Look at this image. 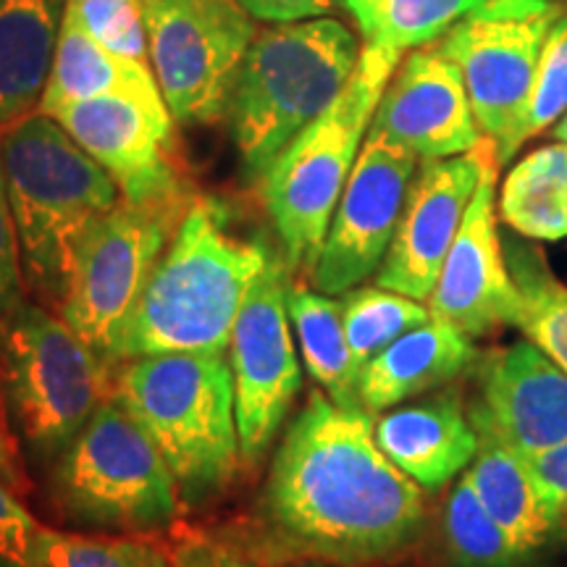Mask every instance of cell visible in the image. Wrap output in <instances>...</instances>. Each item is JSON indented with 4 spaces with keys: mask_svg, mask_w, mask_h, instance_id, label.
<instances>
[{
    "mask_svg": "<svg viewBox=\"0 0 567 567\" xmlns=\"http://www.w3.org/2000/svg\"><path fill=\"white\" fill-rule=\"evenodd\" d=\"M484 0H344L365 45L408 53L436 42Z\"/></svg>",
    "mask_w": 567,
    "mask_h": 567,
    "instance_id": "4316f807",
    "label": "cell"
},
{
    "mask_svg": "<svg viewBox=\"0 0 567 567\" xmlns=\"http://www.w3.org/2000/svg\"><path fill=\"white\" fill-rule=\"evenodd\" d=\"M45 567H174L172 547L155 534H66L42 526Z\"/></svg>",
    "mask_w": 567,
    "mask_h": 567,
    "instance_id": "f546056e",
    "label": "cell"
},
{
    "mask_svg": "<svg viewBox=\"0 0 567 567\" xmlns=\"http://www.w3.org/2000/svg\"><path fill=\"white\" fill-rule=\"evenodd\" d=\"M27 292H30V284H27L24 258H21L17 218H13L3 163H0V321L17 313L27 302Z\"/></svg>",
    "mask_w": 567,
    "mask_h": 567,
    "instance_id": "836d02e7",
    "label": "cell"
},
{
    "mask_svg": "<svg viewBox=\"0 0 567 567\" xmlns=\"http://www.w3.org/2000/svg\"><path fill=\"white\" fill-rule=\"evenodd\" d=\"M547 499L557 544L567 547V442L528 460Z\"/></svg>",
    "mask_w": 567,
    "mask_h": 567,
    "instance_id": "d590c367",
    "label": "cell"
},
{
    "mask_svg": "<svg viewBox=\"0 0 567 567\" xmlns=\"http://www.w3.org/2000/svg\"><path fill=\"white\" fill-rule=\"evenodd\" d=\"M502 243H505L509 274L520 295L517 329L567 373V287L551 271L544 252L523 243L520 234Z\"/></svg>",
    "mask_w": 567,
    "mask_h": 567,
    "instance_id": "484cf974",
    "label": "cell"
},
{
    "mask_svg": "<svg viewBox=\"0 0 567 567\" xmlns=\"http://www.w3.org/2000/svg\"><path fill=\"white\" fill-rule=\"evenodd\" d=\"M274 250L234 229L229 210L197 195L124 318L109 363L168 352H224Z\"/></svg>",
    "mask_w": 567,
    "mask_h": 567,
    "instance_id": "7a4b0ae2",
    "label": "cell"
},
{
    "mask_svg": "<svg viewBox=\"0 0 567 567\" xmlns=\"http://www.w3.org/2000/svg\"><path fill=\"white\" fill-rule=\"evenodd\" d=\"M42 526L19 494L0 476V567H45L40 557Z\"/></svg>",
    "mask_w": 567,
    "mask_h": 567,
    "instance_id": "d6a6232c",
    "label": "cell"
},
{
    "mask_svg": "<svg viewBox=\"0 0 567 567\" xmlns=\"http://www.w3.org/2000/svg\"><path fill=\"white\" fill-rule=\"evenodd\" d=\"M492 155H496L494 142L484 137L455 158L421 161L392 245L375 271L379 287L429 300Z\"/></svg>",
    "mask_w": 567,
    "mask_h": 567,
    "instance_id": "5bb4252c",
    "label": "cell"
},
{
    "mask_svg": "<svg viewBox=\"0 0 567 567\" xmlns=\"http://www.w3.org/2000/svg\"><path fill=\"white\" fill-rule=\"evenodd\" d=\"M373 431L384 455L423 492H439L463 476L478 452V434L457 392L384 410Z\"/></svg>",
    "mask_w": 567,
    "mask_h": 567,
    "instance_id": "d6986e66",
    "label": "cell"
},
{
    "mask_svg": "<svg viewBox=\"0 0 567 567\" xmlns=\"http://www.w3.org/2000/svg\"><path fill=\"white\" fill-rule=\"evenodd\" d=\"M92 97H132L158 116H172L151 63L113 53L84 30L74 13L63 11L51 80L38 111L48 113L61 103L92 101Z\"/></svg>",
    "mask_w": 567,
    "mask_h": 567,
    "instance_id": "44dd1931",
    "label": "cell"
},
{
    "mask_svg": "<svg viewBox=\"0 0 567 567\" xmlns=\"http://www.w3.org/2000/svg\"><path fill=\"white\" fill-rule=\"evenodd\" d=\"M402 55L363 45L358 69L334 103L284 147L264 184V203L292 274H310L339 197L371 130L375 105Z\"/></svg>",
    "mask_w": 567,
    "mask_h": 567,
    "instance_id": "8992f818",
    "label": "cell"
},
{
    "mask_svg": "<svg viewBox=\"0 0 567 567\" xmlns=\"http://www.w3.org/2000/svg\"><path fill=\"white\" fill-rule=\"evenodd\" d=\"M113 396L161 450L184 505H203L237 476L243 452L224 352L126 360L113 371Z\"/></svg>",
    "mask_w": 567,
    "mask_h": 567,
    "instance_id": "5b68a950",
    "label": "cell"
},
{
    "mask_svg": "<svg viewBox=\"0 0 567 567\" xmlns=\"http://www.w3.org/2000/svg\"><path fill=\"white\" fill-rule=\"evenodd\" d=\"M563 17L555 0H484L436 40L457 63L473 116L505 166L520 151L523 118L536 84L538 59L551 24Z\"/></svg>",
    "mask_w": 567,
    "mask_h": 567,
    "instance_id": "9c48e42d",
    "label": "cell"
},
{
    "mask_svg": "<svg viewBox=\"0 0 567 567\" xmlns=\"http://www.w3.org/2000/svg\"><path fill=\"white\" fill-rule=\"evenodd\" d=\"M53 486L71 520L118 534H155L184 507L161 450L113 394L55 460Z\"/></svg>",
    "mask_w": 567,
    "mask_h": 567,
    "instance_id": "ba28073f",
    "label": "cell"
},
{
    "mask_svg": "<svg viewBox=\"0 0 567 567\" xmlns=\"http://www.w3.org/2000/svg\"><path fill=\"white\" fill-rule=\"evenodd\" d=\"M478 452L467 465L465 476L476 488L481 505L505 530L515 549L526 559H534L557 544L547 499L534 467L526 457L496 442L494 436L476 431Z\"/></svg>",
    "mask_w": 567,
    "mask_h": 567,
    "instance_id": "603a6c76",
    "label": "cell"
},
{
    "mask_svg": "<svg viewBox=\"0 0 567 567\" xmlns=\"http://www.w3.org/2000/svg\"><path fill=\"white\" fill-rule=\"evenodd\" d=\"M0 386L21 442L59 460L113 394V365L61 316L24 302L0 321Z\"/></svg>",
    "mask_w": 567,
    "mask_h": 567,
    "instance_id": "52a82bcc",
    "label": "cell"
},
{
    "mask_svg": "<svg viewBox=\"0 0 567 567\" xmlns=\"http://www.w3.org/2000/svg\"><path fill=\"white\" fill-rule=\"evenodd\" d=\"M442 542L455 567H523L528 563L481 505L465 473L444 499Z\"/></svg>",
    "mask_w": 567,
    "mask_h": 567,
    "instance_id": "83f0119b",
    "label": "cell"
},
{
    "mask_svg": "<svg viewBox=\"0 0 567 567\" xmlns=\"http://www.w3.org/2000/svg\"><path fill=\"white\" fill-rule=\"evenodd\" d=\"M368 134L394 142L421 161L455 158L484 140L463 74L436 42L402 55Z\"/></svg>",
    "mask_w": 567,
    "mask_h": 567,
    "instance_id": "ac0fdd59",
    "label": "cell"
},
{
    "mask_svg": "<svg viewBox=\"0 0 567 567\" xmlns=\"http://www.w3.org/2000/svg\"><path fill=\"white\" fill-rule=\"evenodd\" d=\"M551 137L559 140V142H567V111L557 118V124L551 126Z\"/></svg>",
    "mask_w": 567,
    "mask_h": 567,
    "instance_id": "f35d334b",
    "label": "cell"
},
{
    "mask_svg": "<svg viewBox=\"0 0 567 567\" xmlns=\"http://www.w3.org/2000/svg\"><path fill=\"white\" fill-rule=\"evenodd\" d=\"M496 210L523 239H567V142L555 140L523 155L505 174Z\"/></svg>",
    "mask_w": 567,
    "mask_h": 567,
    "instance_id": "cb8c5ba5",
    "label": "cell"
},
{
    "mask_svg": "<svg viewBox=\"0 0 567 567\" xmlns=\"http://www.w3.org/2000/svg\"><path fill=\"white\" fill-rule=\"evenodd\" d=\"M252 19L287 24V21L318 19L334 9L337 0H237Z\"/></svg>",
    "mask_w": 567,
    "mask_h": 567,
    "instance_id": "8d00e7d4",
    "label": "cell"
},
{
    "mask_svg": "<svg viewBox=\"0 0 567 567\" xmlns=\"http://www.w3.org/2000/svg\"><path fill=\"white\" fill-rule=\"evenodd\" d=\"M499 161L492 155L429 297L431 316L457 326L473 339L494 334L505 326H517L520 316V295L509 274L499 234Z\"/></svg>",
    "mask_w": 567,
    "mask_h": 567,
    "instance_id": "2e32d148",
    "label": "cell"
},
{
    "mask_svg": "<svg viewBox=\"0 0 567 567\" xmlns=\"http://www.w3.org/2000/svg\"><path fill=\"white\" fill-rule=\"evenodd\" d=\"M287 567H347L334 563H318V559H300V563H289Z\"/></svg>",
    "mask_w": 567,
    "mask_h": 567,
    "instance_id": "ab89813d",
    "label": "cell"
},
{
    "mask_svg": "<svg viewBox=\"0 0 567 567\" xmlns=\"http://www.w3.org/2000/svg\"><path fill=\"white\" fill-rule=\"evenodd\" d=\"M195 197L122 200L84 234L59 316L105 360Z\"/></svg>",
    "mask_w": 567,
    "mask_h": 567,
    "instance_id": "30bf717a",
    "label": "cell"
},
{
    "mask_svg": "<svg viewBox=\"0 0 567 567\" xmlns=\"http://www.w3.org/2000/svg\"><path fill=\"white\" fill-rule=\"evenodd\" d=\"M0 476L9 481V486L17 494H24L27 488H30V478H27L24 460H21L17 431H13L9 408H6L3 386H0Z\"/></svg>",
    "mask_w": 567,
    "mask_h": 567,
    "instance_id": "74e56055",
    "label": "cell"
},
{
    "mask_svg": "<svg viewBox=\"0 0 567 567\" xmlns=\"http://www.w3.org/2000/svg\"><path fill=\"white\" fill-rule=\"evenodd\" d=\"M287 292L289 266L274 258L252 284L229 339L243 463H258L266 455L302 389Z\"/></svg>",
    "mask_w": 567,
    "mask_h": 567,
    "instance_id": "7c38bea8",
    "label": "cell"
},
{
    "mask_svg": "<svg viewBox=\"0 0 567 567\" xmlns=\"http://www.w3.org/2000/svg\"><path fill=\"white\" fill-rule=\"evenodd\" d=\"M287 310L297 350H300L302 365L308 368L310 379L337 405H360V368L347 344L342 302L337 297L310 289L308 284L289 281Z\"/></svg>",
    "mask_w": 567,
    "mask_h": 567,
    "instance_id": "d4e9b609",
    "label": "cell"
},
{
    "mask_svg": "<svg viewBox=\"0 0 567 567\" xmlns=\"http://www.w3.org/2000/svg\"><path fill=\"white\" fill-rule=\"evenodd\" d=\"M0 163L27 284L48 305L61 308L84 234L122 203V189L42 111L0 132Z\"/></svg>",
    "mask_w": 567,
    "mask_h": 567,
    "instance_id": "3957f363",
    "label": "cell"
},
{
    "mask_svg": "<svg viewBox=\"0 0 567 567\" xmlns=\"http://www.w3.org/2000/svg\"><path fill=\"white\" fill-rule=\"evenodd\" d=\"M342 302V321L347 344L358 368L386 350L394 339H400L415 326L431 318V310L421 300L392 292L384 287H354L350 292L339 295Z\"/></svg>",
    "mask_w": 567,
    "mask_h": 567,
    "instance_id": "f1b7e54d",
    "label": "cell"
},
{
    "mask_svg": "<svg viewBox=\"0 0 567 567\" xmlns=\"http://www.w3.org/2000/svg\"><path fill=\"white\" fill-rule=\"evenodd\" d=\"M82 151L113 176L122 200L153 203L189 195L174 153V118L132 97H92L48 111Z\"/></svg>",
    "mask_w": 567,
    "mask_h": 567,
    "instance_id": "9a60e30c",
    "label": "cell"
},
{
    "mask_svg": "<svg viewBox=\"0 0 567 567\" xmlns=\"http://www.w3.org/2000/svg\"><path fill=\"white\" fill-rule=\"evenodd\" d=\"M476 360L478 350L473 337L431 316L360 368V408L371 415L384 413L413 396L450 384L471 371Z\"/></svg>",
    "mask_w": 567,
    "mask_h": 567,
    "instance_id": "ffe728a7",
    "label": "cell"
},
{
    "mask_svg": "<svg viewBox=\"0 0 567 567\" xmlns=\"http://www.w3.org/2000/svg\"><path fill=\"white\" fill-rule=\"evenodd\" d=\"M66 11L113 53L151 63L145 3L142 0H66Z\"/></svg>",
    "mask_w": 567,
    "mask_h": 567,
    "instance_id": "4dcf8cb0",
    "label": "cell"
},
{
    "mask_svg": "<svg viewBox=\"0 0 567 567\" xmlns=\"http://www.w3.org/2000/svg\"><path fill=\"white\" fill-rule=\"evenodd\" d=\"M66 0H0V132L40 109Z\"/></svg>",
    "mask_w": 567,
    "mask_h": 567,
    "instance_id": "7402d4cb",
    "label": "cell"
},
{
    "mask_svg": "<svg viewBox=\"0 0 567 567\" xmlns=\"http://www.w3.org/2000/svg\"><path fill=\"white\" fill-rule=\"evenodd\" d=\"M365 408L323 392L289 423L258 505L264 555L379 567L417 547L429 523L423 488L375 442Z\"/></svg>",
    "mask_w": 567,
    "mask_h": 567,
    "instance_id": "6da1fadb",
    "label": "cell"
},
{
    "mask_svg": "<svg viewBox=\"0 0 567 567\" xmlns=\"http://www.w3.org/2000/svg\"><path fill=\"white\" fill-rule=\"evenodd\" d=\"M421 158L405 147L365 134L318 252L313 287L339 297L360 287L384 264Z\"/></svg>",
    "mask_w": 567,
    "mask_h": 567,
    "instance_id": "4fadbf2b",
    "label": "cell"
},
{
    "mask_svg": "<svg viewBox=\"0 0 567 567\" xmlns=\"http://www.w3.org/2000/svg\"><path fill=\"white\" fill-rule=\"evenodd\" d=\"M476 400L467 415L476 431L536 457L567 442V373L534 342L478 354Z\"/></svg>",
    "mask_w": 567,
    "mask_h": 567,
    "instance_id": "e0dca14e",
    "label": "cell"
},
{
    "mask_svg": "<svg viewBox=\"0 0 567 567\" xmlns=\"http://www.w3.org/2000/svg\"><path fill=\"white\" fill-rule=\"evenodd\" d=\"M567 111V13H563L547 34L542 59H538L536 84L523 118L517 142L520 147L542 132L551 130Z\"/></svg>",
    "mask_w": 567,
    "mask_h": 567,
    "instance_id": "1f68e13d",
    "label": "cell"
},
{
    "mask_svg": "<svg viewBox=\"0 0 567 567\" xmlns=\"http://www.w3.org/2000/svg\"><path fill=\"white\" fill-rule=\"evenodd\" d=\"M163 101L179 124L226 116L258 27L237 0H142Z\"/></svg>",
    "mask_w": 567,
    "mask_h": 567,
    "instance_id": "8fae6325",
    "label": "cell"
},
{
    "mask_svg": "<svg viewBox=\"0 0 567 567\" xmlns=\"http://www.w3.org/2000/svg\"><path fill=\"white\" fill-rule=\"evenodd\" d=\"M360 55L354 32L331 17L271 24L255 34L226 109L247 179H264L284 147L337 101Z\"/></svg>",
    "mask_w": 567,
    "mask_h": 567,
    "instance_id": "277c9868",
    "label": "cell"
},
{
    "mask_svg": "<svg viewBox=\"0 0 567 567\" xmlns=\"http://www.w3.org/2000/svg\"><path fill=\"white\" fill-rule=\"evenodd\" d=\"M174 567H268L250 551L205 534H179L172 544Z\"/></svg>",
    "mask_w": 567,
    "mask_h": 567,
    "instance_id": "e575fe53",
    "label": "cell"
}]
</instances>
